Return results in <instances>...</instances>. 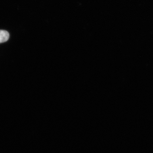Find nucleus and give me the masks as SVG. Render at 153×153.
<instances>
[{
  "instance_id": "1",
  "label": "nucleus",
  "mask_w": 153,
  "mask_h": 153,
  "mask_svg": "<svg viewBox=\"0 0 153 153\" xmlns=\"http://www.w3.org/2000/svg\"><path fill=\"white\" fill-rule=\"evenodd\" d=\"M10 38V34L6 30H0V44L7 42Z\"/></svg>"
}]
</instances>
